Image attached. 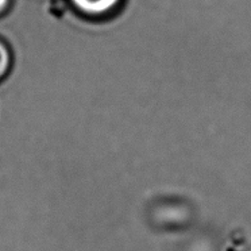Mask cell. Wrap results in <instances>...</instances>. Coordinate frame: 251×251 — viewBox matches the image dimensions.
<instances>
[{
    "label": "cell",
    "mask_w": 251,
    "mask_h": 251,
    "mask_svg": "<svg viewBox=\"0 0 251 251\" xmlns=\"http://www.w3.org/2000/svg\"><path fill=\"white\" fill-rule=\"evenodd\" d=\"M75 11L88 19L104 21L116 17L126 4V0H68Z\"/></svg>",
    "instance_id": "1"
},
{
    "label": "cell",
    "mask_w": 251,
    "mask_h": 251,
    "mask_svg": "<svg viewBox=\"0 0 251 251\" xmlns=\"http://www.w3.org/2000/svg\"><path fill=\"white\" fill-rule=\"evenodd\" d=\"M12 64H14V54H12L11 46L6 39L0 37V81L4 80L7 75L11 72Z\"/></svg>",
    "instance_id": "2"
},
{
    "label": "cell",
    "mask_w": 251,
    "mask_h": 251,
    "mask_svg": "<svg viewBox=\"0 0 251 251\" xmlns=\"http://www.w3.org/2000/svg\"><path fill=\"white\" fill-rule=\"evenodd\" d=\"M14 0H0V17L6 15L11 10Z\"/></svg>",
    "instance_id": "3"
}]
</instances>
